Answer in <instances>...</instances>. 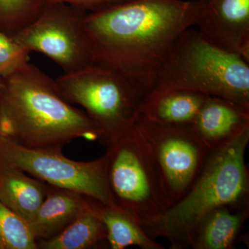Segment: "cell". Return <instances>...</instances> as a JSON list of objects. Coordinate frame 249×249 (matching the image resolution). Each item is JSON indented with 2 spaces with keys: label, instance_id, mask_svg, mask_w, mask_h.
Segmentation results:
<instances>
[{
  "label": "cell",
  "instance_id": "cell-1",
  "mask_svg": "<svg viewBox=\"0 0 249 249\" xmlns=\"http://www.w3.org/2000/svg\"><path fill=\"white\" fill-rule=\"evenodd\" d=\"M206 0H130L85 18L93 65L121 75L144 96L180 35L196 25Z\"/></svg>",
  "mask_w": 249,
  "mask_h": 249
},
{
  "label": "cell",
  "instance_id": "cell-2",
  "mask_svg": "<svg viewBox=\"0 0 249 249\" xmlns=\"http://www.w3.org/2000/svg\"><path fill=\"white\" fill-rule=\"evenodd\" d=\"M0 135L23 146L59 150L77 139L102 141L85 111L73 107L55 80L29 62L2 77Z\"/></svg>",
  "mask_w": 249,
  "mask_h": 249
},
{
  "label": "cell",
  "instance_id": "cell-3",
  "mask_svg": "<svg viewBox=\"0 0 249 249\" xmlns=\"http://www.w3.org/2000/svg\"><path fill=\"white\" fill-rule=\"evenodd\" d=\"M249 129L229 145L212 151L196 182L176 203L142 223L147 235L165 237L171 249H191L199 222L221 206L249 207V173L245 153Z\"/></svg>",
  "mask_w": 249,
  "mask_h": 249
},
{
  "label": "cell",
  "instance_id": "cell-4",
  "mask_svg": "<svg viewBox=\"0 0 249 249\" xmlns=\"http://www.w3.org/2000/svg\"><path fill=\"white\" fill-rule=\"evenodd\" d=\"M152 89L191 90L249 109V62L189 28L175 42Z\"/></svg>",
  "mask_w": 249,
  "mask_h": 249
},
{
  "label": "cell",
  "instance_id": "cell-5",
  "mask_svg": "<svg viewBox=\"0 0 249 249\" xmlns=\"http://www.w3.org/2000/svg\"><path fill=\"white\" fill-rule=\"evenodd\" d=\"M108 186L116 207L142 225L170 207L160 169L135 124L106 144Z\"/></svg>",
  "mask_w": 249,
  "mask_h": 249
},
{
  "label": "cell",
  "instance_id": "cell-6",
  "mask_svg": "<svg viewBox=\"0 0 249 249\" xmlns=\"http://www.w3.org/2000/svg\"><path fill=\"white\" fill-rule=\"evenodd\" d=\"M69 102L83 107L107 144L134 125L144 96L121 75L98 65L64 73L56 80Z\"/></svg>",
  "mask_w": 249,
  "mask_h": 249
},
{
  "label": "cell",
  "instance_id": "cell-7",
  "mask_svg": "<svg viewBox=\"0 0 249 249\" xmlns=\"http://www.w3.org/2000/svg\"><path fill=\"white\" fill-rule=\"evenodd\" d=\"M0 165L52 185L78 192L116 207L108 186L105 156L91 161L70 160L62 150L31 148L0 135Z\"/></svg>",
  "mask_w": 249,
  "mask_h": 249
},
{
  "label": "cell",
  "instance_id": "cell-8",
  "mask_svg": "<svg viewBox=\"0 0 249 249\" xmlns=\"http://www.w3.org/2000/svg\"><path fill=\"white\" fill-rule=\"evenodd\" d=\"M88 12L63 3L45 1L40 15L13 36L28 52L44 54L71 73L93 65V49L85 27Z\"/></svg>",
  "mask_w": 249,
  "mask_h": 249
},
{
  "label": "cell",
  "instance_id": "cell-9",
  "mask_svg": "<svg viewBox=\"0 0 249 249\" xmlns=\"http://www.w3.org/2000/svg\"><path fill=\"white\" fill-rule=\"evenodd\" d=\"M134 124L150 147L172 206L196 182L211 152L191 127L164 125L141 114Z\"/></svg>",
  "mask_w": 249,
  "mask_h": 249
},
{
  "label": "cell",
  "instance_id": "cell-10",
  "mask_svg": "<svg viewBox=\"0 0 249 249\" xmlns=\"http://www.w3.org/2000/svg\"><path fill=\"white\" fill-rule=\"evenodd\" d=\"M196 25L214 45L249 62V0H206Z\"/></svg>",
  "mask_w": 249,
  "mask_h": 249
},
{
  "label": "cell",
  "instance_id": "cell-11",
  "mask_svg": "<svg viewBox=\"0 0 249 249\" xmlns=\"http://www.w3.org/2000/svg\"><path fill=\"white\" fill-rule=\"evenodd\" d=\"M191 128L210 151L219 150L249 129V109L225 98L209 96Z\"/></svg>",
  "mask_w": 249,
  "mask_h": 249
},
{
  "label": "cell",
  "instance_id": "cell-12",
  "mask_svg": "<svg viewBox=\"0 0 249 249\" xmlns=\"http://www.w3.org/2000/svg\"><path fill=\"white\" fill-rule=\"evenodd\" d=\"M101 204L82 193L47 183L45 199L29 227L37 242L49 240L82 214L98 211Z\"/></svg>",
  "mask_w": 249,
  "mask_h": 249
},
{
  "label": "cell",
  "instance_id": "cell-13",
  "mask_svg": "<svg viewBox=\"0 0 249 249\" xmlns=\"http://www.w3.org/2000/svg\"><path fill=\"white\" fill-rule=\"evenodd\" d=\"M209 96L191 90L152 89L142 98L139 114L164 125L191 127Z\"/></svg>",
  "mask_w": 249,
  "mask_h": 249
},
{
  "label": "cell",
  "instance_id": "cell-14",
  "mask_svg": "<svg viewBox=\"0 0 249 249\" xmlns=\"http://www.w3.org/2000/svg\"><path fill=\"white\" fill-rule=\"evenodd\" d=\"M47 183L21 170L0 165V201L28 224L46 196Z\"/></svg>",
  "mask_w": 249,
  "mask_h": 249
},
{
  "label": "cell",
  "instance_id": "cell-15",
  "mask_svg": "<svg viewBox=\"0 0 249 249\" xmlns=\"http://www.w3.org/2000/svg\"><path fill=\"white\" fill-rule=\"evenodd\" d=\"M249 217V207L221 206L199 222L191 249H232Z\"/></svg>",
  "mask_w": 249,
  "mask_h": 249
},
{
  "label": "cell",
  "instance_id": "cell-16",
  "mask_svg": "<svg viewBox=\"0 0 249 249\" xmlns=\"http://www.w3.org/2000/svg\"><path fill=\"white\" fill-rule=\"evenodd\" d=\"M99 210L82 214L55 237L37 241V249H87L108 246L107 229L99 217Z\"/></svg>",
  "mask_w": 249,
  "mask_h": 249
},
{
  "label": "cell",
  "instance_id": "cell-17",
  "mask_svg": "<svg viewBox=\"0 0 249 249\" xmlns=\"http://www.w3.org/2000/svg\"><path fill=\"white\" fill-rule=\"evenodd\" d=\"M99 217L107 229L108 247L111 249H124L138 247L142 249H164L142 229L132 216L119 208L102 204Z\"/></svg>",
  "mask_w": 249,
  "mask_h": 249
},
{
  "label": "cell",
  "instance_id": "cell-18",
  "mask_svg": "<svg viewBox=\"0 0 249 249\" xmlns=\"http://www.w3.org/2000/svg\"><path fill=\"white\" fill-rule=\"evenodd\" d=\"M45 0H0V30L14 36L40 15Z\"/></svg>",
  "mask_w": 249,
  "mask_h": 249
},
{
  "label": "cell",
  "instance_id": "cell-19",
  "mask_svg": "<svg viewBox=\"0 0 249 249\" xmlns=\"http://www.w3.org/2000/svg\"><path fill=\"white\" fill-rule=\"evenodd\" d=\"M0 249H37L29 224L0 201Z\"/></svg>",
  "mask_w": 249,
  "mask_h": 249
},
{
  "label": "cell",
  "instance_id": "cell-20",
  "mask_svg": "<svg viewBox=\"0 0 249 249\" xmlns=\"http://www.w3.org/2000/svg\"><path fill=\"white\" fill-rule=\"evenodd\" d=\"M29 54L11 36L0 30V75L8 76L29 62Z\"/></svg>",
  "mask_w": 249,
  "mask_h": 249
},
{
  "label": "cell",
  "instance_id": "cell-21",
  "mask_svg": "<svg viewBox=\"0 0 249 249\" xmlns=\"http://www.w3.org/2000/svg\"><path fill=\"white\" fill-rule=\"evenodd\" d=\"M47 1L63 3L71 5L87 11L88 13L95 12L107 9L114 5L121 4L130 0H45Z\"/></svg>",
  "mask_w": 249,
  "mask_h": 249
},
{
  "label": "cell",
  "instance_id": "cell-22",
  "mask_svg": "<svg viewBox=\"0 0 249 249\" xmlns=\"http://www.w3.org/2000/svg\"><path fill=\"white\" fill-rule=\"evenodd\" d=\"M1 81H2V77L0 75V87H1Z\"/></svg>",
  "mask_w": 249,
  "mask_h": 249
}]
</instances>
